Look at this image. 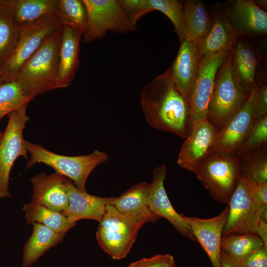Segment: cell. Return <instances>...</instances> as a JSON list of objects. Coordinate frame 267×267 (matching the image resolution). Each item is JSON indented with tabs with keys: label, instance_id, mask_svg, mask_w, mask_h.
Instances as JSON below:
<instances>
[{
	"label": "cell",
	"instance_id": "obj_1",
	"mask_svg": "<svg viewBox=\"0 0 267 267\" xmlns=\"http://www.w3.org/2000/svg\"><path fill=\"white\" fill-rule=\"evenodd\" d=\"M140 102L144 117L152 127L182 138L188 136L190 104L176 86L169 69L142 89Z\"/></svg>",
	"mask_w": 267,
	"mask_h": 267
},
{
	"label": "cell",
	"instance_id": "obj_2",
	"mask_svg": "<svg viewBox=\"0 0 267 267\" xmlns=\"http://www.w3.org/2000/svg\"><path fill=\"white\" fill-rule=\"evenodd\" d=\"M62 31L48 39L19 72L16 81L26 97L33 99L55 89Z\"/></svg>",
	"mask_w": 267,
	"mask_h": 267
},
{
	"label": "cell",
	"instance_id": "obj_3",
	"mask_svg": "<svg viewBox=\"0 0 267 267\" xmlns=\"http://www.w3.org/2000/svg\"><path fill=\"white\" fill-rule=\"evenodd\" d=\"M156 221L151 217L125 215L109 204L99 222L96 232L97 242L112 259H123L133 246L141 227L146 222Z\"/></svg>",
	"mask_w": 267,
	"mask_h": 267
},
{
	"label": "cell",
	"instance_id": "obj_4",
	"mask_svg": "<svg viewBox=\"0 0 267 267\" xmlns=\"http://www.w3.org/2000/svg\"><path fill=\"white\" fill-rule=\"evenodd\" d=\"M249 95L242 90L236 82L230 52L215 77L208 106V121L219 132L242 107Z\"/></svg>",
	"mask_w": 267,
	"mask_h": 267
},
{
	"label": "cell",
	"instance_id": "obj_5",
	"mask_svg": "<svg viewBox=\"0 0 267 267\" xmlns=\"http://www.w3.org/2000/svg\"><path fill=\"white\" fill-rule=\"evenodd\" d=\"M25 147L31 157L26 169L36 163H43L53 168L56 173L70 179L80 190L87 191L86 183L90 173L98 165L106 161L108 155L95 150L87 155L67 156L59 155L37 144L25 140Z\"/></svg>",
	"mask_w": 267,
	"mask_h": 267
},
{
	"label": "cell",
	"instance_id": "obj_6",
	"mask_svg": "<svg viewBox=\"0 0 267 267\" xmlns=\"http://www.w3.org/2000/svg\"><path fill=\"white\" fill-rule=\"evenodd\" d=\"M63 26L56 14L19 28L16 47L8 60L0 68V83L15 81L28 60Z\"/></svg>",
	"mask_w": 267,
	"mask_h": 267
},
{
	"label": "cell",
	"instance_id": "obj_7",
	"mask_svg": "<svg viewBox=\"0 0 267 267\" xmlns=\"http://www.w3.org/2000/svg\"><path fill=\"white\" fill-rule=\"evenodd\" d=\"M227 205L229 211L222 236L230 233L257 234L261 227L267 224V205L262 203L242 177Z\"/></svg>",
	"mask_w": 267,
	"mask_h": 267
},
{
	"label": "cell",
	"instance_id": "obj_8",
	"mask_svg": "<svg viewBox=\"0 0 267 267\" xmlns=\"http://www.w3.org/2000/svg\"><path fill=\"white\" fill-rule=\"evenodd\" d=\"M239 159L234 155L210 153L193 173L215 200L228 205L240 179Z\"/></svg>",
	"mask_w": 267,
	"mask_h": 267
},
{
	"label": "cell",
	"instance_id": "obj_9",
	"mask_svg": "<svg viewBox=\"0 0 267 267\" xmlns=\"http://www.w3.org/2000/svg\"><path fill=\"white\" fill-rule=\"evenodd\" d=\"M87 10L88 26L83 42L102 38L108 31L127 33L136 27L129 20L117 0H83Z\"/></svg>",
	"mask_w": 267,
	"mask_h": 267
},
{
	"label": "cell",
	"instance_id": "obj_10",
	"mask_svg": "<svg viewBox=\"0 0 267 267\" xmlns=\"http://www.w3.org/2000/svg\"><path fill=\"white\" fill-rule=\"evenodd\" d=\"M26 104L10 112L8 121L0 142V198H8L9 180L12 167L16 159L28 157L23 132L29 117Z\"/></svg>",
	"mask_w": 267,
	"mask_h": 267
},
{
	"label": "cell",
	"instance_id": "obj_11",
	"mask_svg": "<svg viewBox=\"0 0 267 267\" xmlns=\"http://www.w3.org/2000/svg\"><path fill=\"white\" fill-rule=\"evenodd\" d=\"M258 89L259 82L257 81L242 107L218 132L209 153L217 152L235 155L255 122V103Z\"/></svg>",
	"mask_w": 267,
	"mask_h": 267
},
{
	"label": "cell",
	"instance_id": "obj_12",
	"mask_svg": "<svg viewBox=\"0 0 267 267\" xmlns=\"http://www.w3.org/2000/svg\"><path fill=\"white\" fill-rule=\"evenodd\" d=\"M229 52L220 53L201 60L198 74L192 88L189 100V132L194 123L207 119L208 106L216 74Z\"/></svg>",
	"mask_w": 267,
	"mask_h": 267
},
{
	"label": "cell",
	"instance_id": "obj_13",
	"mask_svg": "<svg viewBox=\"0 0 267 267\" xmlns=\"http://www.w3.org/2000/svg\"><path fill=\"white\" fill-rule=\"evenodd\" d=\"M218 131L207 119L194 123L189 134L182 144L177 163L194 173L200 163L209 154Z\"/></svg>",
	"mask_w": 267,
	"mask_h": 267
},
{
	"label": "cell",
	"instance_id": "obj_14",
	"mask_svg": "<svg viewBox=\"0 0 267 267\" xmlns=\"http://www.w3.org/2000/svg\"><path fill=\"white\" fill-rule=\"evenodd\" d=\"M167 168L162 164L153 171L152 180L148 198V205L152 213L167 220L179 233L191 241H196L192 230L183 217L173 208L164 187Z\"/></svg>",
	"mask_w": 267,
	"mask_h": 267
},
{
	"label": "cell",
	"instance_id": "obj_15",
	"mask_svg": "<svg viewBox=\"0 0 267 267\" xmlns=\"http://www.w3.org/2000/svg\"><path fill=\"white\" fill-rule=\"evenodd\" d=\"M229 211V206L227 205L219 215L212 218L201 219L196 217H186L183 215L196 241L207 254L213 267H222L221 243Z\"/></svg>",
	"mask_w": 267,
	"mask_h": 267
},
{
	"label": "cell",
	"instance_id": "obj_16",
	"mask_svg": "<svg viewBox=\"0 0 267 267\" xmlns=\"http://www.w3.org/2000/svg\"><path fill=\"white\" fill-rule=\"evenodd\" d=\"M68 196V205L62 213L70 222H76L83 219L98 221L104 215L107 205L114 202L116 197H101L92 195L78 189L69 178L64 177Z\"/></svg>",
	"mask_w": 267,
	"mask_h": 267
},
{
	"label": "cell",
	"instance_id": "obj_17",
	"mask_svg": "<svg viewBox=\"0 0 267 267\" xmlns=\"http://www.w3.org/2000/svg\"><path fill=\"white\" fill-rule=\"evenodd\" d=\"M225 13L238 38L267 34V13L258 7L254 0H236L226 9Z\"/></svg>",
	"mask_w": 267,
	"mask_h": 267
},
{
	"label": "cell",
	"instance_id": "obj_18",
	"mask_svg": "<svg viewBox=\"0 0 267 267\" xmlns=\"http://www.w3.org/2000/svg\"><path fill=\"white\" fill-rule=\"evenodd\" d=\"M130 22L136 26L145 14L158 10L164 14L173 23L180 43L185 40L183 4L177 0H119Z\"/></svg>",
	"mask_w": 267,
	"mask_h": 267
},
{
	"label": "cell",
	"instance_id": "obj_19",
	"mask_svg": "<svg viewBox=\"0 0 267 267\" xmlns=\"http://www.w3.org/2000/svg\"><path fill=\"white\" fill-rule=\"evenodd\" d=\"M200 61V44L184 40L180 44L177 55L169 68L176 86L189 103Z\"/></svg>",
	"mask_w": 267,
	"mask_h": 267
},
{
	"label": "cell",
	"instance_id": "obj_20",
	"mask_svg": "<svg viewBox=\"0 0 267 267\" xmlns=\"http://www.w3.org/2000/svg\"><path fill=\"white\" fill-rule=\"evenodd\" d=\"M31 182L33 190L31 202L58 212L67 208L69 200L64 176L43 173L33 177Z\"/></svg>",
	"mask_w": 267,
	"mask_h": 267
},
{
	"label": "cell",
	"instance_id": "obj_21",
	"mask_svg": "<svg viewBox=\"0 0 267 267\" xmlns=\"http://www.w3.org/2000/svg\"><path fill=\"white\" fill-rule=\"evenodd\" d=\"M81 36L72 28L63 26L55 89L69 87L74 79L79 65Z\"/></svg>",
	"mask_w": 267,
	"mask_h": 267
},
{
	"label": "cell",
	"instance_id": "obj_22",
	"mask_svg": "<svg viewBox=\"0 0 267 267\" xmlns=\"http://www.w3.org/2000/svg\"><path fill=\"white\" fill-rule=\"evenodd\" d=\"M237 39L230 51L232 69L238 87L250 94L257 83L256 73L259 58L247 43L242 40L237 41Z\"/></svg>",
	"mask_w": 267,
	"mask_h": 267
},
{
	"label": "cell",
	"instance_id": "obj_23",
	"mask_svg": "<svg viewBox=\"0 0 267 267\" xmlns=\"http://www.w3.org/2000/svg\"><path fill=\"white\" fill-rule=\"evenodd\" d=\"M237 38L225 14L215 16L210 31L200 43L201 60L229 53Z\"/></svg>",
	"mask_w": 267,
	"mask_h": 267
},
{
	"label": "cell",
	"instance_id": "obj_24",
	"mask_svg": "<svg viewBox=\"0 0 267 267\" xmlns=\"http://www.w3.org/2000/svg\"><path fill=\"white\" fill-rule=\"evenodd\" d=\"M32 225V233L23 248V267L33 265L45 252L61 242L65 235L41 223H34Z\"/></svg>",
	"mask_w": 267,
	"mask_h": 267
},
{
	"label": "cell",
	"instance_id": "obj_25",
	"mask_svg": "<svg viewBox=\"0 0 267 267\" xmlns=\"http://www.w3.org/2000/svg\"><path fill=\"white\" fill-rule=\"evenodd\" d=\"M18 28L56 14L57 0H8Z\"/></svg>",
	"mask_w": 267,
	"mask_h": 267
},
{
	"label": "cell",
	"instance_id": "obj_26",
	"mask_svg": "<svg viewBox=\"0 0 267 267\" xmlns=\"http://www.w3.org/2000/svg\"><path fill=\"white\" fill-rule=\"evenodd\" d=\"M150 188V183L143 182L135 184L116 197L112 205L125 215L148 217L158 221L161 218L151 212L147 203Z\"/></svg>",
	"mask_w": 267,
	"mask_h": 267
},
{
	"label": "cell",
	"instance_id": "obj_27",
	"mask_svg": "<svg viewBox=\"0 0 267 267\" xmlns=\"http://www.w3.org/2000/svg\"><path fill=\"white\" fill-rule=\"evenodd\" d=\"M185 40L200 43L212 26L208 11L202 1L189 0L183 4Z\"/></svg>",
	"mask_w": 267,
	"mask_h": 267
},
{
	"label": "cell",
	"instance_id": "obj_28",
	"mask_svg": "<svg viewBox=\"0 0 267 267\" xmlns=\"http://www.w3.org/2000/svg\"><path fill=\"white\" fill-rule=\"evenodd\" d=\"M27 223H41L52 230L66 234L75 224L69 222L62 212L52 211L43 205L31 202L22 208Z\"/></svg>",
	"mask_w": 267,
	"mask_h": 267
},
{
	"label": "cell",
	"instance_id": "obj_29",
	"mask_svg": "<svg viewBox=\"0 0 267 267\" xmlns=\"http://www.w3.org/2000/svg\"><path fill=\"white\" fill-rule=\"evenodd\" d=\"M19 34V28L14 22L8 0H0V68L11 56Z\"/></svg>",
	"mask_w": 267,
	"mask_h": 267
},
{
	"label": "cell",
	"instance_id": "obj_30",
	"mask_svg": "<svg viewBox=\"0 0 267 267\" xmlns=\"http://www.w3.org/2000/svg\"><path fill=\"white\" fill-rule=\"evenodd\" d=\"M265 245L256 233H230L222 236L221 250L240 263L254 251Z\"/></svg>",
	"mask_w": 267,
	"mask_h": 267
},
{
	"label": "cell",
	"instance_id": "obj_31",
	"mask_svg": "<svg viewBox=\"0 0 267 267\" xmlns=\"http://www.w3.org/2000/svg\"><path fill=\"white\" fill-rule=\"evenodd\" d=\"M240 177L255 183H267V145L238 157Z\"/></svg>",
	"mask_w": 267,
	"mask_h": 267
},
{
	"label": "cell",
	"instance_id": "obj_32",
	"mask_svg": "<svg viewBox=\"0 0 267 267\" xmlns=\"http://www.w3.org/2000/svg\"><path fill=\"white\" fill-rule=\"evenodd\" d=\"M56 15L63 26L72 28L84 36L88 26V13L83 0H57Z\"/></svg>",
	"mask_w": 267,
	"mask_h": 267
},
{
	"label": "cell",
	"instance_id": "obj_33",
	"mask_svg": "<svg viewBox=\"0 0 267 267\" xmlns=\"http://www.w3.org/2000/svg\"><path fill=\"white\" fill-rule=\"evenodd\" d=\"M32 99L26 97L18 83H0V120L5 115L28 104Z\"/></svg>",
	"mask_w": 267,
	"mask_h": 267
},
{
	"label": "cell",
	"instance_id": "obj_34",
	"mask_svg": "<svg viewBox=\"0 0 267 267\" xmlns=\"http://www.w3.org/2000/svg\"><path fill=\"white\" fill-rule=\"evenodd\" d=\"M267 145V117L255 120L235 156H241Z\"/></svg>",
	"mask_w": 267,
	"mask_h": 267
},
{
	"label": "cell",
	"instance_id": "obj_35",
	"mask_svg": "<svg viewBox=\"0 0 267 267\" xmlns=\"http://www.w3.org/2000/svg\"><path fill=\"white\" fill-rule=\"evenodd\" d=\"M174 262V258L171 255H157L134 262L127 267H169Z\"/></svg>",
	"mask_w": 267,
	"mask_h": 267
},
{
	"label": "cell",
	"instance_id": "obj_36",
	"mask_svg": "<svg viewBox=\"0 0 267 267\" xmlns=\"http://www.w3.org/2000/svg\"><path fill=\"white\" fill-rule=\"evenodd\" d=\"M254 117L255 120L267 117V85L265 82H259V89L255 103Z\"/></svg>",
	"mask_w": 267,
	"mask_h": 267
},
{
	"label": "cell",
	"instance_id": "obj_37",
	"mask_svg": "<svg viewBox=\"0 0 267 267\" xmlns=\"http://www.w3.org/2000/svg\"><path fill=\"white\" fill-rule=\"evenodd\" d=\"M242 267H267V246L264 245L240 263Z\"/></svg>",
	"mask_w": 267,
	"mask_h": 267
},
{
	"label": "cell",
	"instance_id": "obj_38",
	"mask_svg": "<svg viewBox=\"0 0 267 267\" xmlns=\"http://www.w3.org/2000/svg\"><path fill=\"white\" fill-rule=\"evenodd\" d=\"M246 181L252 191L262 203L264 205H267V183H255Z\"/></svg>",
	"mask_w": 267,
	"mask_h": 267
},
{
	"label": "cell",
	"instance_id": "obj_39",
	"mask_svg": "<svg viewBox=\"0 0 267 267\" xmlns=\"http://www.w3.org/2000/svg\"><path fill=\"white\" fill-rule=\"evenodd\" d=\"M221 262L222 267H242L240 263L235 261L222 250L221 252Z\"/></svg>",
	"mask_w": 267,
	"mask_h": 267
},
{
	"label": "cell",
	"instance_id": "obj_40",
	"mask_svg": "<svg viewBox=\"0 0 267 267\" xmlns=\"http://www.w3.org/2000/svg\"><path fill=\"white\" fill-rule=\"evenodd\" d=\"M257 2L255 1V2L261 9H263L265 8V6L267 7V0H257Z\"/></svg>",
	"mask_w": 267,
	"mask_h": 267
},
{
	"label": "cell",
	"instance_id": "obj_41",
	"mask_svg": "<svg viewBox=\"0 0 267 267\" xmlns=\"http://www.w3.org/2000/svg\"><path fill=\"white\" fill-rule=\"evenodd\" d=\"M169 267H176L175 261L171 264Z\"/></svg>",
	"mask_w": 267,
	"mask_h": 267
},
{
	"label": "cell",
	"instance_id": "obj_42",
	"mask_svg": "<svg viewBox=\"0 0 267 267\" xmlns=\"http://www.w3.org/2000/svg\"><path fill=\"white\" fill-rule=\"evenodd\" d=\"M3 133L0 132V142L2 139Z\"/></svg>",
	"mask_w": 267,
	"mask_h": 267
},
{
	"label": "cell",
	"instance_id": "obj_43",
	"mask_svg": "<svg viewBox=\"0 0 267 267\" xmlns=\"http://www.w3.org/2000/svg\"></svg>",
	"mask_w": 267,
	"mask_h": 267
}]
</instances>
